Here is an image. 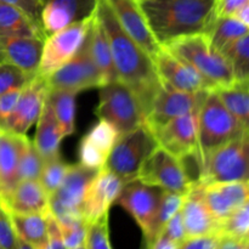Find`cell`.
I'll return each instance as SVG.
<instances>
[{"mask_svg":"<svg viewBox=\"0 0 249 249\" xmlns=\"http://www.w3.org/2000/svg\"><path fill=\"white\" fill-rule=\"evenodd\" d=\"M96 14L106 29L119 80L133 89L147 114L156 94L162 87L153 58L124 32L106 0H99Z\"/></svg>","mask_w":249,"mask_h":249,"instance_id":"1","label":"cell"},{"mask_svg":"<svg viewBox=\"0 0 249 249\" xmlns=\"http://www.w3.org/2000/svg\"><path fill=\"white\" fill-rule=\"evenodd\" d=\"M215 0H145L140 6L160 45L181 36L207 33Z\"/></svg>","mask_w":249,"mask_h":249,"instance_id":"2","label":"cell"},{"mask_svg":"<svg viewBox=\"0 0 249 249\" xmlns=\"http://www.w3.org/2000/svg\"><path fill=\"white\" fill-rule=\"evenodd\" d=\"M162 46L192 66L208 82L212 90L229 87L235 82L230 61L212 45L207 33L181 36Z\"/></svg>","mask_w":249,"mask_h":249,"instance_id":"3","label":"cell"},{"mask_svg":"<svg viewBox=\"0 0 249 249\" xmlns=\"http://www.w3.org/2000/svg\"><path fill=\"white\" fill-rule=\"evenodd\" d=\"M246 130L224 105L215 90L204 96L198 111V146L203 162L214 150L238 138Z\"/></svg>","mask_w":249,"mask_h":249,"instance_id":"4","label":"cell"},{"mask_svg":"<svg viewBox=\"0 0 249 249\" xmlns=\"http://www.w3.org/2000/svg\"><path fill=\"white\" fill-rule=\"evenodd\" d=\"M99 89L100 101L95 114L99 119L112 124L119 135L145 124V109L131 88L118 80L102 85Z\"/></svg>","mask_w":249,"mask_h":249,"instance_id":"5","label":"cell"},{"mask_svg":"<svg viewBox=\"0 0 249 249\" xmlns=\"http://www.w3.org/2000/svg\"><path fill=\"white\" fill-rule=\"evenodd\" d=\"M158 146L156 136L146 124L121 135L114 143L105 167L124 185L138 179L143 162Z\"/></svg>","mask_w":249,"mask_h":249,"instance_id":"6","label":"cell"},{"mask_svg":"<svg viewBox=\"0 0 249 249\" xmlns=\"http://www.w3.org/2000/svg\"><path fill=\"white\" fill-rule=\"evenodd\" d=\"M249 180V131L214 150L204 160L197 184Z\"/></svg>","mask_w":249,"mask_h":249,"instance_id":"7","label":"cell"},{"mask_svg":"<svg viewBox=\"0 0 249 249\" xmlns=\"http://www.w3.org/2000/svg\"><path fill=\"white\" fill-rule=\"evenodd\" d=\"M96 173L97 170L89 169L80 163L70 164L61 186L49 197V211L61 228L85 220L82 212L83 199Z\"/></svg>","mask_w":249,"mask_h":249,"instance_id":"8","label":"cell"},{"mask_svg":"<svg viewBox=\"0 0 249 249\" xmlns=\"http://www.w3.org/2000/svg\"><path fill=\"white\" fill-rule=\"evenodd\" d=\"M94 17L95 14L46 36L36 74L48 78L51 73L72 60L84 45Z\"/></svg>","mask_w":249,"mask_h":249,"instance_id":"9","label":"cell"},{"mask_svg":"<svg viewBox=\"0 0 249 249\" xmlns=\"http://www.w3.org/2000/svg\"><path fill=\"white\" fill-rule=\"evenodd\" d=\"M138 179L145 184L160 187L164 191L184 196L189 194L195 185L181 160L160 145L143 162Z\"/></svg>","mask_w":249,"mask_h":249,"instance_id":"10","label":"cell"},{"mask_svg":"<svg viewBox=\"0 0 249 249\" xmlns=\"http://www.w3.org/2000/svg\"><path fill=\"white\" fill-rule=\"evenodd\" d=\"M207 92L180 91L162 84L146 114L145 124L156 133L173 119L198 111Z\"/></svg>","mask_w":249,"mask_h":249,"instance_id":"11","label":"cell"},{"mask_svg":"<svg viewBox=\"0 0 249 249\" xmlns=\"http://www.w3.org/2000/svg\"><path fill=\"white\" fill-rule=\"evenodd\" d=\"M45 80L49 89L70 90L77 94L104 85L101 74L90 55L87 39L77 55L51 73Z\"/></svg>","mask_w":249,"mask_h":249,"instance_id":"12","label":"cell"},{"mask_svg":"<svg viewBox=\"0 0 249 249\" xmlns=\"http://www.w3.org/2000/svg\"><path fill=\"white\" fill-rule=\"evenodd\" d=\"M164 190L158 186L145 184L139 179L133 180L123 186L116 204L125 209L140 226L145 237L148 240L157 215L158 207Z\"/></svg>","mask_w":249,"mask_h":249,"instance_id":"13","label":"cell"},{"mask_svg":"<svg viewBox=\"0 0 249 249\" xmlns=\"http://www.w3.org/2000/svg\"><path fill=\"white\" fill-rule=\"evenodd\" d=\"M198 111L178 117L153 133L158 145L180 160L192 156L201 158L198 146Z\"/></svg>","mask_w":249,"mask_h":249,"instance_id":"14","label":"cell"},{"mask_svg":"<svg viewBox=\"0 0 249 249\" xmlns=\"http://www.w3.org/2000/svg\"><path fill=\"white\" fill-rule=\"evenodd\" d=\"M153 65L160 82L165 87L186 92L212 90L208 82L192 66L180 60L163 46L153 57Z\"/></svg>","mask_w":249,"mask_h":249,"instance_id":"15","label":"cell"},{"mask_svg":"<svg viewBox=\"0 0 249 249\" xmlns=\"http://www.w3.org/2000/svg\"><path fill=\"white\" fill-rule=\"evenodd\" d=\"M49 94L45 78L36 74L22 89L14 111L10 114L5 130L17 135H26L33 124L38 122Z\"/></svg>","mask_w":249,"mask_h":249,"instance_id":"16","label":"cell"},{"mask_svg":"<svg viewBox=\"0 0 249 249\" xmlns=\"http://www.w3.org/2000/svg\"><path fill=\"white\" fill-rule=\"evenodd\" d=\"M106 2L124 32L151 57H155L162 45L151 32L140 2L138 0H106Z\"/></svg>","mask_w":249,"mask_h":249,"instance_id":"17","label":"cell"},{"mask_svg":"<svg viewBox=\"0 0 249 249\" xmlns=\"http://www.w3.org/2000/svg\"><path fill=\"white\" fill-rule=\"evenodd\" d=\"M123 186L124 182L106 167L97 170L83 199L82 212L85 220L90 224L108 214L109 208L116 203Z\"/></svg>","mask_w":249,"mask_h":249,"instance_id":"18","label":"cell"},{"mask_svg":"<svg viewBox=\"0 0 249 249\" xmlns=\"http://www.w3.org/2000/svg\"><path fill=\"white\" fill-rule=\"evenodd\" d=\"M99 0H40L41 27L46 36L92 16Z\"/></svg>","mask_w":249,"mask_h":249,"instance_id":"19","label":"cell"},{"mask_svg":"<svg viewBox=\"0 0 249 249\" xmlns=\"http://www.w3.org/2000/svg\"><path fill=\"white\" fill-rule=\"evenodd\" d=\"M119 136L121 135L112 124L99 119L80 140L78 148L80 164L89 169H102Z\"/></svg>","mask_w":249,"mask_h":249,"instance_id":"20","label":"cell"},{"mask_svg":"<svg viewBox=\"0 0 249 249\" xmlns=\"http://www.w3.org/2000/svg\"><path fill=\"white\" fill-rule=\"evenodd\" d=\"M201 186L207 207L220 224L249 201V180L213 182Z\"/></svg>","mask_w":249,"mask_h":249,"instance_id":"21","label":"cell"},{"mask_svg":"<svg viewBox=\"0 0 249 249\" xmlns=\"http://www.w3.org/2000/svg\"><path fill=\"white\" fill-rule=\"evenodd\" d=\"M180 213L187 238L221 233V224L214 218L207 207L202 194V186L199 184H195L189 194L185 196Z\"/></svg>","mask_w":249,"mask_h":249,"instance_id":"22","label":"cell"},{"mask_svg":"<svg viewBox=\"0 0 249 249\" xmlns=\"http://www.w3.org/2000/svg\"><path fill=\"white\" fill-rule=\"evenodd\" d=\"M43 48L41 38L0 36V63H10L28 74H36Z\"/></svg>","mask_w":249,"mask_h":249,"instance_id":"23","label":"cell"},{"mask_svg":"<svg viewBox=\"0 0 249 249\" xmlns=\"http://www.w3.org/2000/svg\"><path fill=\"white\" fill-rule=\"evenodd\" d=\"M22 136L2 130L0 139V202L4 203L18 184V160Z\"/></svg>","mask_w":249,"mask_h":249,"instance_id":"24","label":"cell"},{"mask_svg":"<svg viewBox=\"0 0 249 249\" xmlns=\"http://www.w3.org/2000/svg\"><path fill=\"white\" fill-rule=\"evenodd\" d=\"M10 213L48 214L49 195L39 180L18 181L9 198L4 202Z\"/></svg>","mask_w":249,"mask_h":249,"instance_id":"25","label":"cell"},{"mask_svg":"<svg viewBox=\"0 0 249 249\" xmlns=\"http://www.w3.org/2000/svg\"><path fill=\"white\" fill-rule=\"evenodd\" d=\"M87 41L90 55H91L92 61H94L100 74H101L104 85L108 84V83L118 82L119 78L117 75L116 68H114L113 60H112V51L108 36H107L106 29H105L102 22L100 21L96 12H95L94 21L90 27L89 33H88Z\"/></svg>","mask_w":249,"mask_h":249,"instance_id":"26","label":"cell"},{"mask_svg":"<svg viewBox=\"0 0 249 249\" xmlns=\"http://www.w3.org/2000/svg\"><path fill=\"white\" fill-rule=\"evenodd\" d=\"M36 123L38 124L33 142L44 160L60 156L61 142L65 136L48 99Z\"/></svg>","mask_w":249,"mask_h":249,"instance_id":"27","label":"cell"},{"mask_svg":"<svg viewBox=\"0 0 249 249\" xmlns=\"http://www.w3.org/2000/svg\"><path fill=\"white\" fill-rule=\"evenodd\" d=\"M0 36H36L45 40L43 29L23 11L0 0Z\"/></svg>","mask_w":249,"mask_h":249,"instance_id":"28","label":"cell"},{"mask_svg":"<svg viewBox=\"0 0 249 249\" xmlns=\"http://www.w3.org/2000/svg\"><path fill=\"white\" fill-rule=\"evenodd\" d=\"M10 214L17 236L36 249H43L48 242V214Z\"/></svg>","mask_w":249,"mask_h":249,"instance_id":"29","label":"cell"},{"mask_svg":"<svg viewBox=\"0 0 249 249\" xmlns=\"http://www.w3.org/2000/svg\"><path fill=\"white\" fill-rule=\"evenodd\" d=\"M215 91L229 111L249 131V79L235 80L229 87Z\"/></svg>","mask_w":249,"mask_h":249,"instance_id":"30","label":"cell"},{"mask_svg":"<svg viewBox=\"0 0 249 249\" xmlns=\"http://www.w3.org/2000/svg\"><path fill=\"white\" fill-rule=\"evenodd\" d=\"M247 33H249L248 27L235 17H214L207 31L212 45L221 53Z\"/></svg>","mask_w":249,"mask_h":249,"instance_id":"31","label":"cell"},{"mask_svg":"<svg viewBox=\"0 0 249 249\" xmlns=\"http://www.w3.org/2000/svg\"><path fill=\"white\" fill-rule=\"evenodd\" d=\"M77 95V92L70 91V90L49 89L48 97H46L65 138L71 136L74 133L75 97Z\"/></svg>","mask_w":249,"mask_h":249,"instance_id":"32","label":"cell"},{"mask_svg":"<svg viewBox=\"0 0 249 249\" xmlns=\"http://www.w3.org/2000/svg\"><path fill=\"white\" fill-rule=\"evenodd\" d=\"M185 196L184 195L174 194V192L164 191L162 199H160V207H158V212L157 215H156L155 223H153L152 230H151V235L148 237V240L146 241V249H150L152 247L153 243L160 236V233H162L163 229L167 225L168 221L175 214L181 211V207L185 201Z\"/></svg>","mask_w":249,"mask_h":249,"instance_id":"33","label":"cell"},{"mask_svg":"<svg viewBox=\"0 0 249 249\" xmlns=\"http://www.w3.org/2000/svg\"><path fill=\"white\" fill-rule=\"evenodd\" d=\"M43 165L44 158L38 152L33 141L27 135L22 136L18 160V181L39 180Z\"/></svg>","mask_w":249,"mask_h":249,"instance_id":"34","label":"cell"},{"mask_svg":"<svg viewBox=\"0 0 249 249\" xmlns=\"http://www.w3.org/2000/svg\"><path fill=\"white\" fill-rule=\"evenodd\" d=\"M224 55L230 61L235 80L249 79V33L231 44Z\"/></svg>","mask_w":249,"mask_h":249,"instance_id":"35","label":"cell"},{"mask_svg":"<svg viewBox=\"0 0 249 249\" xmlns=\"http://www.w3.org/2000/svg\"><path fill=\"white\" fill-rule=\"evenodd\" d=\"M68 168H70V164L61 158V155L51 158V160H44L43 170H41L39 181H40L41 186L44 187L46 194L49 195V197L55 194L58 187L61 186L66 174H67Z\"/></svg>","mask_w":249,"mask_h":249,"instance_id":"36","label":"cell"},{"mask_svg":"<svg viewBox=\"0 0 249 249\" xmlns=\"http://www.w3.org/2000/svg\"><path fill=\"white\" fill-rule=\"evenodd\" d=\"M220 235H229L249 242V201L233 212L223 224Z\"/></svg>","mask_w":249,"mask_h":249,"instance_id":"37","label":"cell"},{"mask_svg":"<svg viewBox=\"0 0 249 249\" xmlns=\"http://www.w3.org/2000/svg\"><path fill=\"white\" fill-rule=\"evenodd\" d=\"M36 75L28 74L10 63H0V95L11 89H22Z\"/></svg>","mask_w":249,"mask_h":249,"instance_id":"38","label":"cell"},{"mask_svg":"<svg viewBox=\"0 0 249 249\" xmlns=\"http://www.w3.org/2000/svg\"><path fill=\"white\" fill-rule=\"evenodd\" d=\"M85 247L87 249H112L109 241L108 214H105L89 224Z\"/></svg>","mask_w":249,"mask_h":249,"instance_id":"39","label":"cell"},{"mask_svg":"<svg viewBox=\"0 0 249 249\" xmlns=\"http://www.w3.org/2000/svg\"><path fill=\"white\" fill-rule=\"evenodd\" d=\"M17 236L9 209L0 202V247L16 249Z\"/></svg>","mask_w":249,"mask_h":249,"instance_id":"40","label":"cell"},{"mask_svg":"<svg viewBox=\"0 0 249 249\" xmlns=\"http://www.w3.org/2000/svg\"><path fill=\"white\" fill-rule=\"evenodd\" d=\"M88 229H89V223L87 220H79L70 226L61 228L66 249H75L80 246H84L87 241Z\"/></svg>","mask_w":249,"mask_h":249,"instance_id":"41","label":"cell"},{"mask_svg":"<svg viewBox=\"0 0 249 249\" xmlns=\"http://www.w3.org/2000/svg\"><path fill=\"white\" fill-rule=\"evenodd\" d=\"M162 236L167 237L168 240L173 241V242L178 243V245H181L185 241L187 240L186 231H185L184 221H182L181 213H177L167 223V225L163 229Z\"/></svg>","mask_w":249,"mask_h":249,"instance_id":"42","label":"cell"},{"mask_svg":"<svg viewBox=\"0 0 249 249\" xmlns=\"http://www.w3.org/2000/svg\"><path fill=\"white\" fill-rule=\"evenodd\" d=\"M22 89H11L0 95V128L1 129H5V124L16 106Z\"/></svg>","mask_w":249,"mask_h":249,"instance_id":"43","label":"cell"},{"mask_svg":"<svg viewBox=\"0 0 249 249\" xmlns=\"http://www.w3.org/2000/svg\"><path fill=\"white\" fill-rule=\"evenodd\" d=\"M1 1L14 5L17 9L23 11L36 26L43 29L41 27V5L39 0H1Z\"/></svg>","mask_w":249,"mask_h":249,"instance_id":"44","label":"cell"},{"mask_svg":"<svg viewBox=\"0 0 249 249\" xmlns=\"http://www.w3.org/2000/svg\"><path fill=\"white\" fill-rule=\"evenodd\" d=\"M46 218H48V242L43 249H66L60 224L57 223V220L53 218L50 212L48 213Z\"/></svg>","mask_w":249,"mask_h":249,"instance_id":"45","label":"cell"},{"mask_svg":"<svg viewBox=\"0 0 249 249\" xmlns=\"http://www.w3.org/2000/svg\"><path fill=\"white\" fill-rule=\"evenodd\" d=\"M220 235H209L202 237L187 238L179 249H218Z\"/></svg>","mask_w":249,"mask_h":249,"instance_id":"46","label":"cell"},{"mask_svg":"<svg viewBox=\"0 0 249 249\" xmlns=\"http://www.w3.org/2000/svg\"><path fill=\"white\" fill-rule=\"evenodd\" d=\"M248 0H215L214 16L232 17Z\"/></svg>","mask_w":249,"mask_h":249,"instance_id":"47","label":"cell"},{"mask_svg":"<svg viewBox=\"0 0 249 249\" xmlns=\"http://www.w3.org/2000/svg\"><path fill=\"white\" fill-rule=\"evenodd\" d=\"M246 241L229 235H220L218 249H245Z\"/></svg>","mask_w":249,"mask_h":249,"instance_id":"48","label":"cell"},{"mask_svg":"<svg viewBox=\"0 0 249 249\" xmlns=\"http://www.w3.org/2000/svg\"><path fill=\"white\" fill-rule=\"evenodd\" d=\"M179 247L180 245H178V243L173 242V241L168 240L167 237L160 235L150 249H179Z\"/></svg>","mask_w":249,"mask_h":249,"instance_id":"49","label":"cell"},{"mask_svg":"<svg viewBox=\"0 0 249 249\" xmlns=\"http://www.w3.org/2000/svg\"><path fill=\"white\" fill-rule=\"evenodd\" d=\"M232 17L237 18L238 21L242 22L243 24H246L249 28V0L240 10H238L237 12H236L235 15H233Z\"/></svg>","mask_w":249,"mask_h":249,"instance_id":"50","label":"cell"},{"mask_svg":"<svg viewBox=\"0 0 249 249\" xmlns=\"http://www.w3.org/2000/svg\"><path fill=\"white\" fill-rule=\"evenodd\" d=\"M16 249H36L33 247V246H31L29 243L24 242L23 240H21V238L18 237V240H17V246H16Z\"/></svg>","mask_w":249,"mask_h":249,"instance_id":"51","label":"cell"},{"mask_svg":"<svg viewBox=\"0 0 249 249\" xmlns=\"http://www.w3.org/2000/svg\"><path fill=\"white\" fill-rule=\"evenodd\" d=\"M75 249H87V247H85V245H84V246H80V247H78V248H75Z\"/></svg>","mask_w":249,"mask_h":249,"instance_id":"52","label":"cell"},{"mask_svg":"<svg viewBox=\"0 0 249 249\" xmlns=\"http://www.w3.org/2000/svg\"><path fill=\"white\" fill-rule=\"evenodd\" d=\"M245 249H249V242H246V246H245Z\"/></svg>","mask_w":249,"mask_h":249,"instance_id":"53","label":"cell"},{"mask_svg":"<svg viewBox=\"0 0 249 249\" xmlns=\"http://www.w3.org/2000/svg\"><path fill=\"white\" fill-rule=\"evenodd\" d=\"M138 1H139V2H141V1H145V0H138Z\"/></svg>","mask_w":249,"mask_h":249,"instance_id":"54","label":"cell"},{"mask_svg":"<svg viewBox=\"0 0 249 249\" xmlns=\"http://www.w3.org/2000/svg\"><path fill=\"white\" fill-rule=\"evenodd\" d=\"M0 249H4V248H2V247H0Z\"/></svg>","mask_w":249,"mask_h":249,"instance_id":"55","label":"cell"},{"mask_svg":"<svg viewBox=\"0 0 249 249\" xmlns=\"http://www.w3.org/2000/svg\"><path fill=\"white\" fill-rule=\"evenodd\" d=\"M39 1H40V0H39Z\"/></svg>","mask_w":249,"mask_h":249,"instance_id":"56","label":"cell"}]
</instances>
